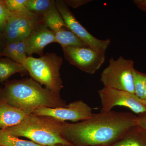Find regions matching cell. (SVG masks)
I'll return each mask as SVG.
<instances>
[{
  "instance_id": "6da1fadb",
  "label": "cell",
  "mask_w": 146,
  "mask_h": 146,
  "mask_svg": "<svg viewBox=\"0 0 146 146\" xmlns=\"http://www.w3.org/2000/svg\"><path fill=\"white\" fill-rule=\"evenodd\" d=\"M137 117L110 110L77 123H62L63 135L74 146H112L137 125Z\"/></svg>"
},
{
  "instance_id": "7a4b0ae2",
  "label": "cell",
  "mask_w": 146,
  "mask_h": 146,
  "mask_svg": "<svg viewBox=\"0 0 146 146\" xmlns=\"http://www.w3.org/2000/svg\"><path fill=\"white\" fill-rule=\"evenodd\" d=\"M0 86V100L21 110L27 115L39 108L67 106L66 102L33 79L7 80Z\"/></svg>"
},
{
  "instance_id": "3957f363",
  "label": "cell",
  "mask_w": 146,
  "mask_h": 146,
  "mask_svg": "<svg viewBox=\"0 0 146 146\" xmlns=\"http://www.w3.org/2000/svg\"><path fill=\"white\" fill-rule=\"evenodd\" d=\"M61 122L51 117L32 114L17 125L5 130L16 137L29 138L42 145L74 146L63 135Z\"/></svg>"
},
{
  "instance_id": "277c9868",
  "label": "cell",
  "mask_w": 146,
  "mask_h": 146,
  "mask_svg": "<svg viewBox=\"0 0 146 146\" xmlns=\"http://www.w3.org/2000/svg\"><path fill=\"white\" fill-rule=\"evenodd\" d=\"M63 62V58L56 53L47 52L39 58L27 57L24 66L32 78L60 97L63 86L60 70Z\"/></svg>"
},
{
  "instance_id": "5b68a950",
  "label": "cell",
  "mask_w": 146,
  "mask_h": 146,
  "mask_svg": "<svg viewBox=\"0 0 146 146\" xmlns=\"http://www.w3.org/2000/svg\"><path fill=\"white\" fill-rule=\"evenodd\" d=\"M134 62L120 56L111 58L102 72L100 81L104 87L124 90L135 94L133 81Z\"/></svg>"
},
{
  "instance_id": "8992f818",
  "label": "cell",
  "mask_w": 146,
  "mask_h": 146,
  "mask_svg": "<svg viewBox=\"0 0 146 146\" xmlns=\"http://www.w3.org/2000/svg\"><path fill=\"white\" fill-rule=\"evenodd\" d=\"M45 24L44 15L24 10L11 12L2 35L4 44L27 38L37 27Z\"/></svg>"
},
{
  "instance_id": "52a82bcc",
  "label": "cell",
  "mask_w": 146,
  "mask_h": 146,
  "mask_svg": "<svg viewBox=\"0 0 146 146\" xmlns=\"http://www.w3.org/2000/svg\"><path fill=\"white\" fill-rule=\"evenodd\" d=\"M64 57L71 65L90 74H94L105 61V54L89 46L62 48Z\"/></svg>"
},
{
  "instance_id": "ba28073f",
  "label": "cell",
  "mask_w": 146,
  "mask_h": 146,
  "mask_svg": "<svg viewBox=\"0 0 146 146\" xmlns=\"http://www.w3.org/2000/svg\"><path fill=\"white\" fill-rule=\"evenodd\" d=\"M102 105V111L112 110L117 106H123L139 115L146 113V106L144 100L135 94L124 90L106 88L98 91Z\"/></svg>"
},
{
  "instance_id": "9c48e42d",
  "label": "cell",
  "mask_w": 146,
  "mask_h": 146,
  "mask_svg": "<svg viewBox=\"0 0 146 146\" xmlns=\"http://www.w3.org/2000/svg\"><path fill=\"white\" fill-rule=\"evenodd\" d=\"M55 1L58 10L70 30L88 46L105 54L111 44L110 39L102 40L93 36L77 20L64 1Z\"/></svg>"
},
{
  "instance_id": "30bf717a",
  "label": "cell",
  "mask_w": 146,
  "mask_h": 146,
  "mask_svg": "<svg viewBox=\"0 0 146 146\" xmlns=\"http://www.w3.org/2000/svg\"><path fill=\"white\" fill-rule=\"evenodd\" d=\"M32 114L51 117L61 122L69 121L75 123L88 119L94 113L88 104L79 100L70 103L65 107L39 108Z\"/></svg>"
},
{
  "instance_id": "8fae6325",
  "label": "cell",
  "mask_w": 146,
  "mask_h": 146,
  "mask_svg": "<svg viewBox=\"0 0 146 146\" xmlns=\"http://www.w3.org/2000/svg\"><path fill=\"white\" fill-rule=\"evenodd\" d=\"M45 24L54 32L56 42L62 48L88 46L68 28L56 6L44 14Z\"/></svg>"
},
{
  "instance_id": "7c38bea8",
  "label": "cell",
  "mask_w": 146,
  "mask_h": 146,
  "mask_svg": "<svg viewBox=\"0 0 146 146\" xmlns=\"http://www.w3.org/2000/svg\"><path fill=\"white\" fill-rule=\"evenodd\" d=\"M26 53L28 57L33 54L39 55L40 57L44 55V49L47 45L56 42L54 32L43 24L35 29L26 38Z\"/></svg>"
},
{
  "instance_id": "4fadbf2b",
  "label": "cell",
  "mask_w": 146,
  "mask_h": 146,
  "mask_svg": "<svg viewBox=\"0 0 146 146\" xmlns=\"http://www.w3.org/2000/svg\"><path fill=\"white\" fill-rule=\"evenodd\" d=\"M27 115L23 111L12 107L6 102L0 100V129L17 125Z\"/></svg>"
},
{
  "instance_id": "5bb4252c",
  "label": "cell",
  "mask_w": 146,
  "mask_h": 146,
  "mask_svg": "<svg viewBox=\"0 0 146 146\" xmlns=\"http://www.w3.org/2000/svg\"><path fill=\"white\" fill-rule=\"evenodd\" d=\"M112 146H146V130L139 126H135Z\"/></svg>"
},
{
  "instance_id": "9a60e30c",
  "label": "cell",
  "mask_w": 146,
  "mask_h": 146,
  "mask_svg": "<svg viewBox=\"0 0 146 146\" xmlns=\"http://www.w3.org/2000/svg\"><path fill=\"white\" fill-rule=\"evenodd\" d=\"M19 73L21 75L27 74L23 65L19 64L8 58H0V83H4L11 76Z\"/></svg>"
},
{
  "instance_id": "2e32d148",
  "label": "cell",
  "mask_w": 146,
  "mask_h": 146,
  "mask_svg": "<svg viewBox=\"0 0 146 146\" xmlns=\"http://www.w3.org/2000/svg\"><path fill=\"white\" fill-rule=\"evenodd\" d=\"M0 146H45L32 141L20 139L8 133L5 129H0Z\"/></svg>"
},
{
  "instance_id": "e0dca14e",
  "label": "cell",
  "mask_w": 146,
  "mask_h": 146,
  "mask_svg": "<svg viewBox=\"0 0 146 146\" xmlns=\"http://www.w3.org/2000/svg\"><path fill=\"white\" fill-rule=\"evenodd\" d=\"M56 6L53 0H27V10L39 14H46Z\"/></svg>"
},
{
  "instance_id": "ac0fdd59",
  "label": "cell",
  "mask_w": 146,
  "mask_h": 146,
  "mask_svg": "<svg viewBox=\"0 0 146 146\" xmlns=\"http://www.w3.org/2000/svg\"><path fill=\"white\" fill-rule=\"evenodd\" d=\"M133 81L135 95L141 99L144 100L146 74L134 69L133 72Z\"/></svg>"
},
{
  "instance_id": "d6986e66",
  "label": "cell",
  "mask_w": 146,
  "mask_h": 146,
  "mask_svg": "<svg viewBox=\"0 0 146 146\" xmlns=\"http://www.w3.org/2000/svg\"><path fill=\"white\" fill-rule=\"evenodd\" d=\"M11 15V12L5 3L0 4V37L2 35Z\"/></svg>"
},
{
  "instance_id": "ffe728a7",
  "label": "cell",
  "mask_w": 146,
  "mask_h": 146,
  "mask_svg": "<svg viewBox=\"0 0 146 146\" xmlns=\"http://www.w3.org/2000/svg\"><path fill=\"white\" fill-rule=\"evenodd\" d=\"M27 44L26 38L18 41L16 50V62L24 65L28 56L26 53Z\"/></svg>"
},
{
  "instance_id": "44dd1931",
  "label": "cell",
  "mask_w": 146,
  "mask_h": 146,
  "mask_svg": "<svg viewBox=\"0 0 146 146\" xmlns=\"http://www.w3.org/2000/svg\"><path fill=\"white\" fill-rule=\"evenodd\" d=\"M27 0H5V4L11 12L27 10L26 5Z\"/></svg>"
},
{
  "instance_id": "7402d4cb",
  "label": "cell",
  "mask_w": 146,
  "mask_h": 146,
  "mask_svg": "<svg viewBox=\"0 0 146 146\" xmlns=\"http://www.w3.org/2000/svg\"><path fill=\"white\" fill-rule=\"evenodd\" d=\"M64 1L68 6L72 7L74 8H77L80 6L92 1L91 0H66Z\"/></svg>"
},
{
  "instance_id": "603a6c76",
  "label": "cell",
  "mask_w": 146,
  "mask_h": 146,
  "mask_svg": "<svg viewBox=\"0 0 146 146\" xmlns=\"http://www.w3.org/2000/svg\"><path fill=\"white\" fill-rule=\"evenodd\" d=\"M140 115L136 118L137 125L146 130V113Z\"/></svg>"
},
{
  "instance_id": "cb8c5ba5",
  "label": "cell",
  "mask_w": 146,
  "mask_h": 146,
  "mask_svg": "<svg viewBox=\"0 0 146 146\" xmlns=\"http://www.w3.org/2000/svg\"><path fill=\"white\" fill-rule=\"evenodd\" d=\"M133 3L139 9L146 13V0H134Z\"/></svg>"
},
{
  "instance_id": "d4e9b609",
  "label": "cell",
  "mask_w": 146,
  "mask_h": 146,
  "mask_svg": "<svg viewBox=\"0 0 146 146\" xmlns=\"http://www.w3.org/2000/svg\"><path fill=\"white\" fill-rule=\"evenodd\" d=\"M52 146H70L66 145H61V144H58V145H55Z\"/></svg>"
},
{
  "instance_id": "484cf974",
  "label": "cell",
  "mask_w": 146,
  "mask_h": 146,
  "mask_svg": "<svg viewBox=\"0 0 146 146\" xmlns=\"http://www.w3.org/2000/svg\"><path fill=\"white\" fill-rule=\"evenodd\" d=\"M144 100H146V89L145 90V93H144Z\"/></svg>"
},
{
  "instance_id": "4316f807",
  "label": "cell",
  "mask_w": 146,
  "mask_h": 146,
  "mask_svg": "<svg viewBox=\"0 0 146 146\" xmlns=\"http://www.w3.org/2000/svg\"><path fill=\"white\" fill-rule=\"evenodd\" d=\"M5 3V0H0V4Z\"/></svg>"
},
{
  "instance_id": "83f0119b",
  "label": "cell",
  "mask_w": 146,
  "mask_h": 146,
  "mask_svg": "<svg viewBox=\"0 0 146 146\" xmlns=\"http://www.w3.org/2000/svg\"><path fill=\"white\" fill-rule=\"evenodd\" d=\"M144 103L145 104L146 106V100H144Z\"/></svg>"
},
{
  "instance_id": "f1b7e54d",
  "label": "cell",
  "mask_w": 146,
  "mask_h": 146,
  "mask_svg": "<svg viewBox=\"0 0 146 146\" xmlns=\"http://www.w3.org/2000/svg\"><path fill=\"white\" fill-rule=\"evenodd\" d=\"M145 89H146V85H145Z\"/></svg>"
},
{
  "instance_id": "f546056e",
  "label": "cell",
  "mask_w": 146,
  "mask_h": 146,
  "mask_svg": "<svg viewBox=\"0 0 146 146\" xmlns=\"http://www.w3.org/2000/svg\"><path fill=\"white\" fill-rule=\"evenodd\" d=\"M0 38H1V37H0ZM1 39H2V38H1Z\"/></svg>"
},
{
  "instance_id": "4dcf8cb0",
  "label": "cell",
  "mask_w": 146,
  "mask_h": 146,
  "mask_svg": "<svg viewBox=\"0 0 146 146\" xmlns=\"http://www.w3.org/2000/svg\"></svg>"
}]
</instances>
